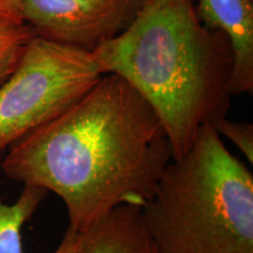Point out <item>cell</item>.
Here are the masks:
<instances>
[{"label": "cell", "instance_id": "cell-11", "mask_svg": "<svg viewBox=\"0 0 253 253\" xmlns=\"http://www.w3.org/2000/svg\"><path fill=\"white\" fill-rule=\"evenodd\" d=\"M23 0H0V19L23 23L19 9Z\"/></svg>", "mask_w": 253, "mask_h": 253}, {"label": "cell", "instance_id": "cell-7", "mask_svg": "<svg viewBox=\"0 0 253 253\" xmlns=\"http://www.w3.org/2000/svg\"><path fill=\"white\" fill-rule=\"evenodd\" d=\"M140 209L121 205L77 231L75 253H161L142 223Z\"/></svg>", "mask_w": 253, "mask_h": 253}, {"label": "cell", "instance_id": "cell-10", "mask_svg": "<svg viewBox=\"0 0 253 253\" xmlns=\"http://www.w3.org/2000/svg\"><path fill=\"white\" fill-rule=\"evenodd\" d=\"M211 125L218 134L236 145L248 162H253V126L251 123L231 121L224 116L217 119Z\"/></svg>", "mask_w": 253, "mask_h": 253}, {"label": "cell", "instance_id": "cell-3", "mask_svg": "<svg viewBox=\"0 0 253 253\" xmlns=\"http://www.w3.org/2000/svg\"><path fill=\"white\" fill-rule=\"evenodd\" d=\"M140 217L161 253H253V175L205 125Z\"/></svg>", "mask_w": 253, "mask_h": 253}, {"label": "cell", "instance_id": "cell-12", "mask_svg": "<svg viewBox=\"0 0 253 253\" xmlns=\"http://www.w3.org/2000/svg\"><path fill=\"white\" fill-rule=\"evenodd\" d=\"M75 235L77 230L69 226L59 246L53 253H75Z\"/></svg>", "mask_w": 253, "mask_h": 253}, {"label": "cell", "instance_id": "cell-6", "mask_svg": "<svg viewBox=\"0 0 253 253\" xmlns=\"http://www.w3.org/2000/svg\"><path fill=\"white\" fill-rule=\"evenodd\" d=\"M205 26L225 34L233 53L230 81L232 96L253 91V1L199 0L196 5Z\"/></svg>", "mask_w": 253, "mask_h": 253}, {"label": "cell", "instance_id": "cell-9", "mask_svg": "<svg viewBox=\"0 0 253 253\" xmlns=\"http://www.w3.org/2000/svg\"><path fill=\"white\" fill-rule=\"evenodd\" d=\"M34 36L37 34L27 24L0 19V86L14 71Z\"/></svg>", "mask_w": 253, "mask_h": 253}, {"label": "cell", "instance_id": "cell-8", "mask_svg": "<svg viewBox=\"0 0 253 253\" xmlns=\"http://www.w3.org/2000/svg\"><path fill=\"white\" fill-rule=\"evenodd\" d=\"M47 195L45 189L24 185L14 203L0 201V253H24L23 229Z\"/></svg>", "mask_w": 253, "mask_h": 253}, {"label": "cell", "instance_id": "cell-1", "mask_svg": "<svg viewBox=\"0 0 253 253\" xmlns=\"http://www.w3.org/2000/svg\"><path fill=\"white\" fill-rule=\"evenodd\" d=\"M7 151L5 175L59 196L77 231L121 205L143 207L172 161L157 115L115 74Z\"/></svg>", "mask_w": 253, "mask_h": 253}, {"label": "cell", "instance_id": "cell-4", "mask_svg": "<svg viewBox=\"0 0 253 253\" xmlns=\"http://www.w3.org/2000/svg\"><path fill=\"white\" fill-rule=\"evenodd\" d=\"M102 77L91 52L34 36L0 86V155L77 102Z\"/></svg>", "mask_w": 253, "mask_h": 253}, {"label": "cell", "instance_id": "cell-2", "mask_svg": "<svg viewBox=\"0 0 253 253\" xmlns=\"http://www.w3.org/2000/svg\"><path fill=\"white\" fill-rule=\"evenodd\" d=\"M91 53L103 75H119L147 101L172 158L231 108L232 47L202 23L192 0H143L131 24Z\"/></svg>", "mask_w": 253, "mask_h": 253}, {"label": "cell", "instance_id": "cell-5", "mask_svg": "<svg viewBox=\"0 0 253 253\" xmlns=\"http://www.w3.org/2000/svg\"><path fill=\"white\" fill-rule=\"evenodd\" d=\"M143 0H23L21 21L38 37L88 52L122 33Z\"/></svg>", "mask_w": 253, "mask_h": 253}]
</instances>
